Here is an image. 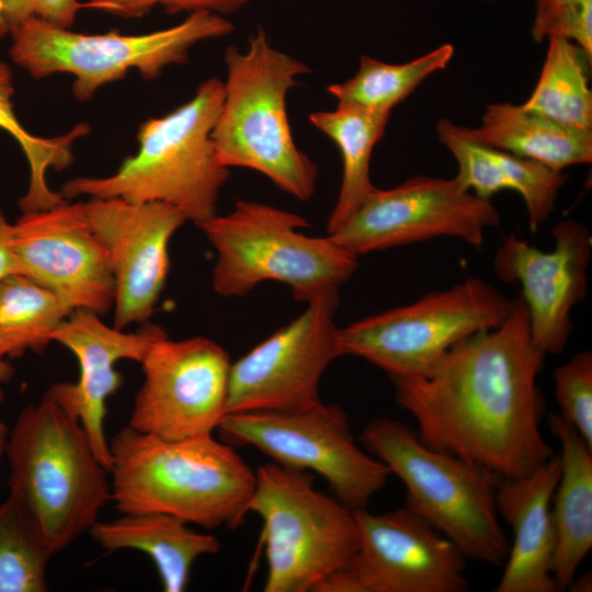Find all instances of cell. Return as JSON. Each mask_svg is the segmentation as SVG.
I'll list each match as a JSON object with an SVG mask.
<instances>
[{
    "label": "cell",
    "instance_id": "6da1fadb",
    "mask_svg": "<svg viewBox=\"0 0 592 592\" xmlns=\"http://www.w3.org/2000/svg\"><path fill=\"white\" fill-rule=\"evenodd\" d=\"M545 356L519 295L501 325L463 339L425 375L390 378L422 443L501 479L516 478L554 454L539 425L544 401L536 379Z\"/></svg>",
    "mask_w": 592,
    "mask_h": 592
},
{
    "label": "cell",
    "instance_id": "7a4b0ae2",
    "mask_svg": "<svg viewBox=\"0 0 592 592\" xmlns=\"http://www.w3.org/2000/svg\"><path fill=\"white\" fill-rule=\"evenodd\" d=\"M109 446L111 500L121 514L163 513L235 530L249 513L255 471L213 434L171 441L127 425Z\"/></svg>",
    "mask_w": 592,
    "mask_h": 592
},
{
    "label": "cell",
    "instance_id": "3957f363",
    "mask_svg": "<svg viewBox=\"0 0 592 592\" xmlns=\"http://www.w3.org/2000/svg\"><path fill=\"white\" fill-rule=\"evenodd\" d=\"M9 496L54 556L99 520L111 476L86 431L46 392L9 430Z\"/></svg>",
    "mask_w": 592,
    "mask_h": 592
},
{
    "label": "cell",
    "instance_id": "277c9868",
    "mask_svg": "<svg viewBox=\"0 0 592 592\" xmlns=\"http://www.w3.org/2000/svg\"><path fill=\"white\" fill-rule=\"evenodd\" d=\"M223 99L224 83L215 77L206 79L189 101L139 125L137 151L114 173L73 178L62 184L60 194L66 201L86 196L162 202L196 225L213 217L229 177L212 138Z\"/></svg>",
    "mask_w": 592,
    "mask_h": 592
},
{
    "label": "cell",
    "instance_id": "5b68a950",
    "mask_svg": "<svg viewBox=\"0 0 592 592\" xmlns=\"http://www.w3.org/2000/svg\"><path fill=\"white\" fill-rule=\"evenodd\" d=\"M225 64L224 99L212 133L218 161L228 169L255 170L308 201L316 191L317 167L293 139L286 96L312 70L275 49L262 27L244 52L229 46Z\"/></svg>",
    "mask_w": 592,
    "mask_h": 592
},
{
    "label": "cell",
    "instance_id": "8992f818",
    "mask_svg": "<svg viewBox=\"0 0 592 592\" xmlns=\"http://www.w3.org/2000/svg\"><path fill=\"white\" fill-rule=\"evenodd\" d=\"M216 250L213 288L241 297L265 281L286 284L307 304L339 291L357 269V255L329 235L301 232L309 223L271 205L238 200L231 212L197 224Z\"/></svg>",
    "mask_w": 592,
    "mask_h": 592
},
{
    "label": "cell",
    "instance_id": "52a82bcc",
    "mask_svg": "<svg viewBox=\"0 0 592 592\" xmlns=\"http://www.w3.org/2000/svg\"><path fill=\"white\" fill-rule=\"evenodd\" d=\"M362 443L406 487V506L452 540L468 557L503 565L509 544L500 526L492 471L421 442L405 423L377 418Z\"/></svg>",
    "mask_w": 592,
    "mask_h": 592
},
{
    "label": "cell",
    "instance_id": "ba28073f",
    "mask_svg": "<svg viewBox=\"0 0 592 592\" xmlns=\"http://www.w3.org/2000/svg\"><path fill=\"white\" fill-rule=\"evenodd\" d=\"M232 31L226 16L210 11L189 13L177 25L143 34L80 33L30 18L11 29L9 53L33 78L72 76V95L86 102L99 89L122 80L132 70L143 79L153 80L172 65H185L196 44L221 38Z\"/></svg>",
    "mask_w": 592,
    "mask_h": 592
},
{
    "label": "cell",
    "instance_id": "9c48e42d",
    "mask_svg": "<svg viewBox=\"0 0 592 592\" xmlns=\"http://www.w3.org/2000/svg\"><path fill=\"white\" fill-rule=\"evenodd\" d=\"M307 470L275 463L255 470L249 512L263 522L264 592H315L358 547L353 510L314 486Z\"/></svg>",
    "mask_w": 592,
    "mask_h": 592
},
{
    "label": "cell",
    "instance_id": "30bf717a",
    "mask_svg": "<svg viewBox=\"0 0 592 592\" xmlns=\"http://www.w3.org/2000/svg\"><path fill=\"white\" fill-rule=\"evenodd\" d=\"M511 306L494 286L470 277L340 328V354L361 357L390 377L422 376L463 339L501 325Z\"/></svg>",
    "mask_w": 592,
    "mask_h": 592
},
{
    "label": "cell",
    "instance_id": "8fae6325",
    "mask_svg": "<svg viewBox=\"0 0 592 592\" xmlns=\"http://www.w3.org/2000/svg\"><path fill=\"white\" fill-rule=\"evenodd\" d=\"M217 432L235 446H251L273 463L321 476L351 510L364 509L391 475L378 458L361 449L349 419L321 400L278 410L227 413Z\"/></svg>",
    "mask_w": 592,
    "mask_h": 592
},
{
    "label": "cell",
    "instance_id": "7c38bea8",
    "mask_svg": "<svg viewBox=\"0 0 592 592\" xmlns=\"http://www.w3.org/2000/svg\"><path fill=\"white\" fill-rule=\"evenodd\" d=\"M358 547L315 592H464L466 556L408 506L353 510Z\"/></svg>",
    "mask_w": 592,
    "mask_h": 592
},
{
    "label": "cell",
    "instance_id": "4fadbf2b",
    "mask_svg": "<svg viewBox=\"0 0 592 592\" xmlns=\"http://www.w3.org/2000/svg\"><path fill=\"white\" fill-rule=\"evenodd\" d=\"M500 215L490 200L464 189L456 178L412 177L387 190L375 187L329 236L355 255L429 240L458 238L480 248Z\"/></svg>",
    "mask_w": 592,
    "mask_h": 592
},
{
    "label": "cell",
    "instance_id": "5bb4252c",
    "mask_svg": "<svg viewBox=\"0 0 592 592\" xmlns=\"http://www.w3.org/2000/svg\"><path fill=\"white\" fill-rule=\"evenodd\" d=\"M128 425L164 440L212 435L227 414L230 357L203 337L160 338L140 362Z\"/></svg>",
    "mask_w": 592,
    "mask_h": 592
},
{
    "label": "cell",
    "instance_id": "9a60e30c",
    "mask_svg": "<svg viewBox=\"0 0 592 592\" xmlns=\"http://www.w3.org/2000/svg\"><path fill=\"white\" fill-rule=\"evenodd\" d=\"M339 291L322 295L230 365L227 413L278 410L320 401L328 365L341 356L334 316Z\"/></svg>",
    "mask_w": 592,
    "mask_h": 592
},
{
    "label": "cell",
    "instance_id": "2e32d148",
    "mask_svg": "<svg viewBox=\"0 0 592 592\" xmlns=\"http://www.w3.org/2000/svg\"><path fill=\"white\" fill-rule=\"evenodd\" d=\"M84 209L114 278L113 327L147 322L167 281L169 242L187 219L162 202L89 198Z\"/></svg>",
    "mask_w": 592,
    "mask_h": 592
},
{
    "label": "cell",
    "instance_id": "e0dca14e",
    "mask_svg": "<svg viewBox=\"0 0 592 592\" xmlns=\"http://www.w3.org/2000/svg\"><path fill=\"white\" fill-rule=\"evenodd\" d=\"M12 246L24 275L52 289L73 310L103 315L113 307L110 261L83 202L23 212L12 225Z\"/></svg>",
    "mask_w": 592,
    "mask_h": 592
},
{
    "label": "cell",
    "instance_id": "ac0fdd59",
    "mask_svg": "<svg viewBox=\"0 0 592 592\" xmlns=\"http://www.w3.org/2000/svg\"><path fill=\"white\" fill-rule=\"evenodd\" d=\"M551 232L549 251L509 235L493 260L501 281L521 285L532 341L545 355L561 353L568 343L572 309L587 295L592 253V237L582 223L562 220Z\"/></svg>",
    "mask_w": 592,
    "mask_h": 592
},
{
    "label": "cell",
    "instance_id": "d6986e66",
    "mask_svg": "<svg viewBox=\"0 0 592 592\" xmlns=\"http://www.w3.org/2000/svg\"><path fill=\"white\" fill-rule=\"evenodd\" d=\"M164 335L161 327L147 322L136 332L109 327L99 314L86 309L73 310L54 333L53 340L76 356L79 376L75 383H56L46 392L79 421L109 471L112 458L104 431L106 400L123 385L115 365L123 360L140 363L152 343Z\"/></svg>",
    "mask_w": 592,
    "mask_h": 592
},
{
    "label": "cell",
    "instance_id": "ffe728a7",
    "mask_svg": "<svg viewBox=\"0 0 592 592\" xmlns=\"http://www.w3.org/2000/svg\"><path fill=\"white\" fill-rule=\"evenodd\" d=\"M559 474V457L553 454L525 476L500 479L497 512L512 528L513 542L494 592L557 591L551 576L556 548L551 500Z\"/></svg>",
    "mask_w": 592,
    "mask_h": 592
},
{
    "label": "cell",
    "instance_id": "44dd1931",
    "mask_svg": "<svg viewBox=\"0 0 592 592\" xmlns=\"http://www.w3.org/2000/svg\"><path fill=\"white\" fill-rule=\"evenodd\" d=\"M435 129L437 139L457 162L455 178L464 189L485 200L501 191L517 193L532 232L548 219L567 180L563 171L480 144L448 118L440 119Z\"/></svg>",
    "mask_w": 592,
    "mask_h": 592
},
{
    "label": "cell",
    "instance_id": "7402d4cb",
    "mask_svg": "<svg viewBox=\"0 0 592 592\" xmlns=\"http://www.w3.org/2000/svg\"><path fill=\"white\" fill-rule=\"evenodd\" d=\"M548 424L560 444V474L551 500V576L557 591H563L592 547V447L559 413L549 414Z\"/></svg>",
    "mask_w": 592,
    "mask_h": 592
},
{
    "label": "cell",
    "instance_id": "603a6c76",
    "mask_svg": "<svg viewBox=\"0 0 592 592\" xmlns=\"http://www.w3.org/2000/svg\"><path fill=\"white\" fill-rule=\"evenodd\" d=\"M190 524L163 513H126L110 521H96L89 533L103 549H134L155 563L166 592H182L187 587L197 558L220 550L219 539L197 532Z\"/></svg>",
    "mask_w": 592,
    "mask_h": 592
},
{
    "label": "cell",
    "instance_id": "cb8c5ba5",
    "mask_svg": "<svg viewBox=\"0 0 592 592\" xmlns=\"http://www.w3.org/2000/svg\"><path fill=\"white\" fill-rule=\"evenodd\" d=\"M469 138L563 171L592 161V129L550 119L510 102L489 104L481 123L460 126Z\"/></svg>",
    "mask_w": 592,
    "mask_h": 592
},
{
    "label": "cell",
    "instance_id": "d4e9b609",
    "mask_svg": "<svg viewBox=\"0 0 592 592\" xmlns=\"http://www.w3.org/2000/svg\"><path fill=\"white\" fill-rule=\"evenodd\" d=\"M389 115L343 103H338L334 110L309 115L310 123L337 145L342 157V180L328 219V235L339 229L375 190L369 177L371 158L384 136Z\"/></svg>",
    "mask_w": 592,
    "mask_h": 592
},
{
    "label": "cell",
    "instance_id": "484cf974",
    "mask_svg": "<svg viewBox=\"0 0 592 592\" xmlns=\"http://www.w3.org/2000/svg\"><path fill=\"white\" fill-rule=\"evenodd\" d=\"M73 309L56 293L23 274L0 281V355L42 352Z\"/></svg>",
    "mask_w": 592,
    "mask_h": 592
},
{
    "label": "cell",
    "instance_id": "4316f807",
    "mask_svg": "<svg viewBox=\"0 0 592 592\" xmlns=\"http://www.w3.org/2000/svg\"><path fill=\"white\" fill-rule=\"evenodd\" d=\"M13 94L12 70L7 62L0 60V129L18 143L30 168L29 186L19 206L22 212L48 209L66 200L60 192L48 186L46 174L49 169L61 171L72 163V146L90 132V126L79 123L58 136H36L15 115Z\"/></svg>",
    "mask_w": 592,
    "mask_h": 592
},
{
    "label": "cell",
    "instance_id": "83f0119b",
    "mask_svg": "<svg viewBox=\"0 0 592 592\" xmlns=\"http://www.w3.org/2000/svg\"><path fill=\"white\" fill-rule=\"evenodd\" d=\"M537 83L525 109L561 124L592 129V93L583 52L570 39L551 36Z\"/></svg>",
    "mask_w": 592,
    "mask_h": 592
},
{
    "label": "cell",
    "instance_id": "f1b7e54d",
    "mask_svg": "<svg viewBox=\"0 0 592 592\" xmlns=\"http://www.w3.org/2000/svg\"><path fill=\"white\" fill-rule=\"evenodd\" d=\"M454 46L443 44L402 64H389L362 56L353 77L330 84L327 91L338 103L391 113L430 76L447 67Z\"/></svg>",
    "mask_w": 592,
    "mask_h": 592
},
{
    "label": "cell",
    "instance_id": "f546056e",
    "mask_svg": "<svg viewBox=\"0 0 592 592\" xmlns=\"http://www.w3.org/2000/svg\"><path fill=\"white\" fill-rule=\"evenodd\" d=\"M53 557L22 510L7 498L0 503V592H46Z\"/></svg>",
    "mask_w": 592,
    "mask_h": 592
},
{
    "label": "cell",
    "instance_id": "4dcf8cb0",
    "mask_svg": "<svg viewBox=\"0 0 592 592\" xmlns=\"http://www.w3.org/2000/svg\"><path fill=\"white\" fill-rule=\"evenodd\" d=\"M560 415L592 447V353L581 351L554 372Z\"/></svg>",
    "mask_w": 592,
    "mask_h": 592
},
{
    "label": "cell",
    "instance_id": "1f68e13d",
    "mask_svg": "<svg viewBox=\"0 0 592 592\" xmlns=\"http://www.w3.org/2000/svg\"><path fill=\"white\" fill-rule=\"evenodd\" d=\"M250 0H86L88 9L104 11L116 16L133 19L161 7L169 14L210 11L229 15L241 10Z\"/></svg>",
    "mask_w": 592,
    "mask_h": 592
},
{
    "label": "cell",
    "instance_id": "d6a6232c",
    "mask_svg": "<svg viewBox=\"0 0 592 592\" xmlns=\"http://www.w3.org/2000/svg\"><path fill=\"white\" fill-rule=\"evenodd\" d=\"M82 9H88V5L80 0H3V12L10 29L30 18L71 29Z\"/></svg>",
    "mask_w": 592,
    "mask_h": 592
},
{
    "label": "cell",
    "instance_id": "836d02e7",
    "mask_svg": "<svg viewBox=\"0 0 592 592\" xmlns=\"http://www.w3.org/2000/svg\"><path fill=\"white\" fill-rule=\"evenodd\" d=\"M591 0H534L531 34L535 42L563 36L569 23Z\"/></svg>",
    "mask_w": 592,
    "mask_h": 592
},
{
    "label": "cell",
    "instance_id": "e575fe53",
    "mask_svg": "<svg viewBox=\"0 0 592 592\" xmlns=\"http://www.w3.org/2000/svg\"><path fill=\"white\" fill-rule=\"evenodd\" d=\"M13 274H23L24 269L12 246V225L0 207V281Z\"/></svg>",
    "mask_w": 592,
    "mask_h": 592
},
{
    "label": "cell",
    "instance_id": "d590c367",
    "mask_svg": "<svg viewBox=\"0 0 592 592\" xmlns=\"http://www.w3.org/2000/svg\"><path fill=\"white\" fill-rule=\"evenodd\" d=\"M13 373V366L5 360V357L0 355V402H2V400L4 399V394L1 385L8 383L12 378ZM8 434V426L0 420V459L2 458V456H4Z\"/></svg>",
    "mask_w": 592,
    "mask_h": 592
},
{
    "label": "cell",
    "instance_id": "8d00e7d4",
    "mask_svg": "<svg viewBox=\"0 0 592 592\" xmlns=\"http://www.w3.org/2000/svg\"><path fill=\"white\" fill-rule=\"evenodd\" d=\"M592 578L591 572L584 573L578 579H573L570 585L568 587L569 591L573 592H590L592 589Z\"/></svg>",
    "mask_w": 592,
    "mask_h": 592
},
{
    "label": "cell",
    "instance_id": "74e56055",
    "mask_svg": "<svg viewBox=\"0 0 592 592\" xmlns=\"http://www.w3.org/2000/svg\"><path fill=\"white\" fill-rule=\"evenodd\" d=\"M10 26L5 20L4 12H3V0H0V38H3L8 34H10Z\"/></svg>",
    "mask_w": 592,
    "mask_h": 592
},
{
    "label": "cell",
    "instance_id": "f35d334b",
    "mask_svg": "<svg viewBox=\"0 0 592 592\" xmlns=\"http://www.w3.org/2000/svg\"><path fill=\"white\" fill-rule=\"evenodd\" d=\"M487 2H496V1H499V0H485Z\"/></svg>",
    "mask_w": 592,
    "mask_h": 592
}]
</instances>
